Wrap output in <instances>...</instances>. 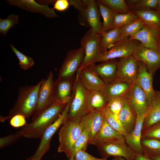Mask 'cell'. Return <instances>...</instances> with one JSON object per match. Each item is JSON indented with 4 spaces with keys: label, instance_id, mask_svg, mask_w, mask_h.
Segmentation results:
<instances>
[{
    "label": "cell",
    "instance_id": "6da1fadb",
    "mask_svg": "<svg viewBox=\"0 0 160 160\" xmlns=\"http://www.w3.org/2000/svg\"><path fill=\"white\" fill-rule=\"evenodd\" d=\"M66 104L55 101L32 122L27 124L19 130L21 136L41 139L45 131L57 119Z\"/></svg>",
    "mask_w": 160,
    "mask_h": 160
},
{
    "label": "cell",
    "instance_id": "7a4b0ae2",
    "mask_svg": "<svg viewBox=\"0 0 160 160\" xmlns=\"http://www.w3.org/2000/svg\"><path fill=\"white\" fill-rule=\"evenodd\" d=\"M44 79L35 85L20 87L13 107L7 116H0V121L4 122L17 114L23 115L28 119L31 118L36 106L40 88Z\"/></svg>",
    "mask_w": 160,
    "mask_h": 160
},
{
    "label": "cell",
    "instance_id": "3957f363",
    "mask_svg": "<svg viewBox=\"0 0 160 160\" xmlns=\"http://www.w3.org/2000/svg\"><path fill=\"white\" fill-rule=\"evenodd\" d=\"M70 5L79 12V24L89 27L95 33L101 34L102 24L100 21L97 1L70 0Z\"/></svg>",
    "mask_w": 160,
    "mask_h": 160
},
{
    "label": "cell",
    "instance_id": "277c9868",
    "mask_svg": "<svg viewBox=\"0 0 160 160\" xmlns=\"http://www.w3.org/2000/svg\"><path fill=\"white\" fill-rule=\"evenodd\" d=\"M79 122L68 118L59 132L57 152L64 153L68 158L71 156L73 146L82 131Z\"/></svg>",
    "mask_w": 160,
    "mask_h": 160
},
{
    "label": "cell",
    "instance_id": "5b68a950",
    "mask_svg": "<svg viewBox=\"0 0 160 160\" xmlns=\"http://www.w3.org/2000/svg\"><path fill=\"white\" fill-rule=\"evenodd\" d=\"M74 92L68 118L80 121L82 117L88 113L87 107L88 90L81 83L76 74L75 76Z\"/></svg>",
    "mask_w": 160,
    "mask_h": 160
},
{
    "label": "cell",
    "instance_id": "8992f818",
    "mask_svg": "<svg viewBox=\"0 0 160 160\" xmlns=\"http://www.w3.org/2000/svg\"><path fill=\"white\" fill-rule=\"evenodd\" d=\"M101 37V34L95 33L89 29L82 37L80 44L84 49L85 55L79 69L95 64L96 60L102 52L100 45Z\"/></svg>",
    "mask_w": 160,
    "mask_h": 160
},
{
    "label": "cell",
    "instance_id": "52a82bcc",
    "mask_svg": "<svg viewBox=\"0 0 160 160\" xmlns=\"http://www.w3.org/2000/svg\"><path fill=\"white\" fill-rule=\"evenodd\" d=\"M84 55V49L82 46L69 51L59 70L57 79H75L74 75L83 62Z\"/></svg>",
    "mask_w": 160,
    "mask_h": 160
},
{
    "label": "cell",
    "instance_id": "ba28073f",
    "mask_svg": "<svg viewBox=\"0 0 160 160\" xmlns=\"http://www.w3.org/2000/svg\"><path fill=\"white\" fill-rule=\"evenodd\" d=\"M97 146L102 158L122 157L126 160H134L135 153L128 145L125 138L103 143Z\"/></svg>",
    "mask_w": 160,
    "mask_h": 160
},
{
    "label": "cell",
    "instance_id": "9c48e42d",
    "mask_svg": "<svg viewBox=\"0 0 160 160\" xmlns=\"http://www.w3.org/2000/svg\"><path fill=\"white\" fill-rule=\"evenodd\" d=\"M137 41L129 39L111 46L107 51L100 53L95 63L104 62L116 58L126 57L132 55L138 44Z\"/></svg>",
    "mask_w": 160,
    "mask_h": 160
},
{
    "label": "cell",
    "instance_id": "30bf717a",
    "mask_svg": "<svg viewBox=\"0 0 160 160\" xmlns=\"http://www.w3.org/2000/svg\"><path fill=\"white\" fill-rule=\"evenodd\" d=\"M73 95L74 92H73L70 100L67 104L58 117L48 127L44 132L36 150L33 155V156H37L42 154H44L49 150L50 142L53 136L68 118L70 105Z\"/></svg>",
    "mask_w": 160,
    "mask_h": 160
},
{
    "label": "cell",
    "instance_id": "8fae6325",
    "mask_svg": "<svg viewBox=\"0 0 160 160\" xmlns=\"http://www.w3.org/2000/svg\"><path fill=\"white\" fill-rule=\"evenodd\" d=\"M54 82L53 73L50 71L40 88L36 106L31 117L32 121L55 102L53 94Z\"/></svg>",
    "mask_w": 160,
    "mask_h": 160
},
{
    "label": "cell",
    "instance_id": "7c38bea8",
    "mask_svg": "<svg viewBox=\"0 0 160 160\" xmlns=\"http://www.w3.org/2000/svg\"><path fill=\"white\" fill-rule=\"evenodd\" d=\"M138 69V61L133 55L120 58L117 63L115 80L131 85L136 79Z\"/></svg>",
    "mask_w": 160,
    "mask_h": 160
},
{
    "label": "cell",
    "instance_id": "4fadbf2b",
    "mask_svg": "<svg viewBox=\"0 0 160 160\" xmlns=\"http://www.w3.org/2000/svg\"><path fill=\"white\" fill-rule=\"evenodd\" d=\"M133 55L137 61L145 65L148 72L153 76L160 68V53L153 49L138 44Z\"/></svg>",
    "mask_w": 160,
    "mask_h": 160
},
{
    "label": "cell",
    "instance_id": "5bb4252c",
    "mask_svg": "<svg viewBox=\"0 0 160 160\" xmlns=\"http://www.w3.org/2000/svg\"><path fill=\"white\" fill-rule=\"evenodd\" d=\"M125 96L137 116L145 114L148 106V100L145 92L136 81L130 85Z\"/></svg>",
    "mask_w": 160,
    "mask_h": 160
},
{
    "label": "cell",
    "instance_id": "9a60e30c",
    "mask_svg": "<svg viewBox=\"0 0 160 160\" xmlns=\"http://www.w3.org/2000/svg\"><path fill=\"white\" fill-rule=\"evenodd\" d=\"M104 119V116L102 111L88 112L81 118L80 125L82 131H85L88 134L89 144L100 129Z\"/></svg>",
    "mask_w": 160,
    "mask_h": 160
},
{
    "label": "cell",
    "instance_id": "2e32d148",
    "mask_svg": "<svg viewBox=\"0 0 160 160\" xmlns=\"http://www.w3.org/2000/svg\"><path fill=\"white\" fill-rule=\"evenodd\" d=\"M129 39L139 41L143 46L160 53V33L145 25Z\"/></svg>",
    "mask_w": 160,
    "mask_h": 160
},
{
    "label": "cell",
    "instance_id": "e0dca14e",
    "mask_svg": "<svg viewBox=\"0 0 160 160\" xmlns=\"http://www.w3.org/2000/svg\"><path fill=\"white\" fill-rule=\"evenodd\" d=\"M11 5L17 7L25 10L32 13H38L46 17L54 18L58 17L53 8L48 5L42 4L34 0H7Z\"/></svg>",
    "mask_w": 160,
    "mask_h": 160
},
{
    "label": "cell",
    "instance_id": "ac0fdd59",
    "mask_svg": "<svg viewBox=\"0 0 160 160\" xmlns=\"http://www.w3.org/2000/svg\"><path fill=\"white\" fill-rule=\"evenodd\" d=\"M79 80L87 90L101 92L105 83L89 66L79 69L76 73Z\"/></svg>",
    "mask_w": 160,
    "mask_h": 160
},
{
    "label": "cell",
    "instance_id": "d6986e66",
    "mask_svg": "<svg viewBox=\"0 0 160 160\" xmlns=\"http://www.w3.org/2000/svg\"><path fill=\"white\" fill-rule=\"evenodd\" d=\"M75 79H57L54 81L53 94L55 101L67 104L71 98Z\"/></svg>",
    "mask_w": 160,
    "mask_h": 160
},
{
    "label": "cell",
    "instance_id": "ffe728a7",
    "mask_svg": "<svg viewBox=\"0 0 160 160\" xmlns=\"http://www.w3.org/2000/svg\"><path fill=\"white\" fill-rule=\"evenodd\" d=\"M145 114L137 116L135 126L132 131L125 137L126 143L135 153L144 154L141 143L142 132Z\"/></svg>",
    "mask_w": 160,
    "mask_h": 160
},
{
    "label": "cell",
    "instance_id": "44dd1931",
    "mask_svg": "<svg viewBox=\"0 0 160 160\" xmlns=\"http://www.w3.org/2000/svg\"><path fill=\"white\" fill-rule=\"evenodd\" d=\"M122 107L119 115L120 121L124 128L128 134L135 126L137 115L125 96L121 98Z\"/></svg>",
    "mask_w": 160,
    "mask_h": 160
},
{
    "label": "cell",
    "instance_id": "7402d4cb",
    "mask_svg": "<svg viewBox=\"0 0 160 160\" xmlns=\"http://www.w3.org/2000/svg\"><path fill=\"white\" fill-rule=\"evenodd\" d=\"M138 63V72L135 81L145 94L149 104L155 92L153 86V76L144 64L139 61Z\"/></svg>",
    "mask_w": 160,
    "mask_h": 160
},
{
    "label": "cell",
    "instance_id": "603a6c76",
    "mask_svg": "<svg viewBox=\"0 0 160 160\" xmlns=\"http://www.w3.org/2000/svg\"><path fill=\"white\" fill-rule=\"evenodd\" d=\"M160 121V91H156L148 104L142 131Z\"/></svg>",
    "mask_w": 160,
    "mask_h": 160
},
{
    "label": "cell",
    "instance_id": "cb8c5ba5",
    "mask_svg": "<svg viewBox=\"0 0 160 160\" xmlns=\"http://www.w3.org/2000/svg\"><path fill=\"white\" fill-rule=\"evenodd\" d=\"M117 63L118 61L112 60L89 66L105 83H106L115 80Z\"/></svg>",
    "mask_w": 160,
    "mask_h": 160
},
{
    "label": "cell",
    "instance_id": "d4e9b609",
    "mask_svg": "<svg viewBox=\"0 0 160 160\" xmlns=\"http://www.w3.org/2000/svg\"><path fill=\"white\" fill-rule=\"evenodd\" d=\"M124 138L125 137L124 135L108 124L104 116V121L101 127L90 144L97 146L103 143Z\"/></svg>",
    "mask_w": 160,
    "mask_h": 160
},
{
    "label": "cell",
    "instance_id": "484cf974",
    "mask_svg": "<svg viewBox=\"0 0 160 160\" xmlns=\"http://www.w3.org/2000/svg\"><path fill=\"white\" fill-rule=\"evenodd\" d=\"M128 84L114 80L105 83L101 92L109 100L114 98H120L125 95L130 86Z\"/></svg>",
    "mask_w": 160,
    "mask_h": 160
},
{
    "label": "cell",
    "instance_id": "4316f807",
    "mask_svg": "<svg viewBox=\"0 0 160 160\" xmlns=\"http://www.w3.org/2000/svg\"><path fill=\"white\" fill-rule=\"evenodd\" d=\"M132 11L145 25L160 33V13L156 9Z\"/></svg>",
    "mask_w": 160,
    "mask_h": 160
},
{
    "label": "cell",
    "instance_id": "83f0119b",
    "mask_svg": "<svg viewBox=\"0 0 160 160\" xmlns=\"http://www.w3.org/2000/svg\"><path fill=\"white\" fill-rule=\"evenodd\" d=\"M108 100L100 91L88 90L87 107L88 113L102 111Z\"/></svg>",
    "mask_w": 160,
    "mask_h": 160
},
{
    "label": "cell",
    "instance_id": "f1b7e54d",
    "mask_svg": "<svg viewBox=\"0 0 160 160\" xmlns=\"http://www.w3.org/2000/svg\"><path fill=\"white\" fill-rule=\"evenodd\" d=\"M100 45L102 52L106 51L112 45L120 41V28L112 29L101 33Z\"/></svg>",
    "mask_w": 160,
    "mask_h": 160
},
{
    "label": "cell",
    "instance_id": "f546056e",
    "mask_svg": "<svg viewBox=\"0 0 160 160\" xmlns=\"http://www.w3.org/2000/svg\"><path fill=\"white\" fill-rule=\"evenodd\" d=\"M97 1L99 12L103 20L102 33L108 31L111 29L114 15L116 12L99 0Z\"/></svg>",
    "mask_w": 160,
    "mask_h": 160
},
{
    "label": "cell",
    "instance_id": "4dcf8cb0",
    "mask_svg": "<svg viewBox=\"0 0 160 160\" xmlns=\"http://www.w3.org/2000/svg\"><path fill=\"white\" fill-rule=\"evenodd\" d=\"M141 143L144 155L148 157L160 156V139L142 138Z\"/></svg>",
    "mask_w": 160,
    "mask_h": 160
},
{
    "label": "cell",
    "instance_id": "1f68e13d",
    "mask_svg": "<svg viewBox=\"0 0 160 160\" xmlns=\"http://www.w3.org/2000/svg\"><path fill=\"white\" fill-rule=\"evenodd\" d=\"M137 16L131 10L126 14L116 12L114 15L111 29L121 27L138 19Z\"/></svg>",
    "mask_w": 160,
    "mask_h": 160
},
{
    "label": "cell",
    "instance_id": "d6a6232c",
    "mask_svg": "<svg viewBox=\"0 0 160 160\" xmlns=\"http://www.w3.org/2000/svg\"><path fill=\"white\" fill-rule=\"evenodd\" d=\"M144 26L142 21L138 19L133 22L120 28V41L128 39L127 37L135 33Z\"/></svg>",
    "mask_w": 160,
    "mask_h": 160
},
{
    "label": "cell",
    "instance_id": "836d02e7",
    "mask_svg": "<svg viewBox=\"0 0 160 160\" xmlns=\"http://www.w3.org/2000/svg\"><path fill=\"white\" fill-rule=\"evenodd\" d=\"M102 111L108 124L114 130L121 134L125 137L128 133L123 127L119 116L111 113L105 108Z\"/></svg>",
    "mask_w": 160,
    "mask_h": 160
},
{
    "label": "cell",
    "instance_id": "e575fe53",
    "mask_svg": "<svg viewBox=\"0 0 160 160\" xmlns=\"http://www.w3.org/2000/svg\"><path fill=\"white\" fill-rule=\"evenodd\" d=\"M89 141L88 133L85 131H82L73 146L71 156L68 160H74L75 155L79 151L81 150L86 151L87 145L89 144Z\"/></svg>",
    "mask_w": 160,
    "mask_h": 160
},
{
    "label": "cell",
    "instance_id": "d590c367",
    "mask_svg": "<svg viewBox=\"0 0 160 160\" xmlns=\"http://www.w3.org/2000/svg\"><path fill=\"white\" fill-rule=\"evenodd\" d=\"M116 12L126 14L131 10L124 0H99Z\"/></svg>",
    "mask_w": 160,
    "mask_h": 160
},
{
    "label": "cell",
    "instance_id": "8d00e7d4",
    "mask_svg": "<svg viewBox=\"0 0 160 160\" xmlns=\"http://www.w3.org/2000/svg\"><path fill=\"white\" fill-rule=\"evenodd\" d=\"M12 51L18 60L20 68L26 70L32 67L34 64L33 60L31 57L26 55L17 49L12 44H10Z\"/></svg>",
    "mask_w": 160,
    "mask_h": 160
},
{
    "label": "cell",
    "instance_id": "74e56055",
    "mask_svg": "<svg viewBox=\"0 0 160 160\" xmlns=\"http://www.w3.org/2000/svg\"><path fill=\"white\" fill-rule=\"evenodd\" d=\"M19 23L18 15L11 14L6 19L0 18V32L5 36L8 31Z\"/></svg>",
    "mask_w": 160,
    "mask_h": 160
},
{
    "label": "cell",
    "instance_id": "f35d334b",
    "mask_svg": "<svg viewBox=\"0 0 160 160\" xmlns=\"http://www.w3.org/2000/svg\"><path fill=\"white\" fill-rule=\"evenodd\" d=\"M158 0H138L134 5L130 8L132 10L156 9Z\"/></svg>",
    "mask_w": 160,
    "mask_h": 160
},
{
    "label": "cell",
    "instance_id": "ab89813d",
    "mask_svg": "<svg viewBox=\"0 0 160 160\" xmlns=\"http://www.w3.org/2000/svg\"><path fill=\"white\" fill-rule=\"evenodd\" d=\"M144 138L160 139V121L142 132L141 138Z\"/></svg>",
    "mask_w": 160,
    "mask_h": 160
},
{
    "label": "cell",
    "instance_id": "60d3db41",
    "mask_svg": "<svg viewBox=\"0 0 160 160\" xmlns=\"http://www.w3.org/2000/svg\"><path fill=\"white\" fill-rule=\"evenodd\" d=\"M122 107V103L120 98H114L108 101L105 108L111 113L119 115Z\"/></svg>",
    "mask_w": 160,
    "mask_h": 160
},
{
    "label": "cell",
    "instance_id": "b9f144b4",
    "mask_svg": "<svg viewBox=\"0 0 160 160\" xmlns=\"http://www.w3.org/2000/svg\"><path fill=\"white\" fill-rule=\"evenodd\" d=\"M21 137V135L18 131L13 134L1 137L0 139V148L2 149L12 144Z\"/></svg>",
    "mask_w": 160,
    "mask_h": 160
},
{
    "label": "cell",
    "instance_id": "7bdbcfd3",
    "mask_svg": "<svg viewBox=\"0 0 160 160\" xmlns=\"http://www.w3.org/2000/svg\"><path fill=\"white\" fill-rule=\"evenodd\" d=\"M26 118V117L23 115H16L10 119V124L14 128L23 127L27 124Z\"/></svg>",
    "mask_w": 160,
    "mask_h": 160
},
{
    "label": "cell",
    "instance_id": "ee69618b",
    "mask_svg": "<svg viewBox=\"0 0 160 160\" xmlns=\"http://www.w3.org/2000/svg\"><path fill=\"white\" fill-rule=\"evenodd\" d=\"M74 160H107V159L97 158L90 155L86 151L81 150L76 154Z\"/></svg>",
    "mask_w": 160,
    "mask_h": 160
},
{
    "label": "cell",
    "instance_id": "f6af8a7d",
    "mask_svg": "<svg viewBox=\"0 0 160 160\" xmlns=\"http://www.w3.org/2000/svg\"><path fill=\"white\" fill-rule=\"evenodd\" d=\"M70 5L69 0H57L54 4L53 9L59 11L63 12L66 10Z\"/></svg>",
    "mask_w": 160,
    "mask_h": 160
},
{
    "label": "cell",
    "instance_id": "bcb514c9",
    "mask_svg": "<svg viewBox=\"0 0 160 160\" xmlns=\"http://www.w3.org/2000/svg\"><path fill=\"white\" fill-rule=\"evenodd\" d=\"M134 160H152L148 156L144 155L135 153Z\"/></svg>",
    "mask_w": 160,
    "mask_h": 160
},
{
    "label": "cell",
    "instance_id": "7dc6e473",
    "mask_svg": "<svg viewBox=\"0 0 160 160\" xmlns=\"http://www.w3.org/2000/svg\"><path fill=\"white\" fill-rule=\"evenodd\" d=\"M44 154H42L37 156H32L27 158L26 160H41Z\"/></svg>",
    "mask_w": 160,
    "mask_h": 160
},
{
    "label": "cell",
    "instance_id": "c3c4849f",
    "mask_svg": "<svg viewBox=\"0 0 160 160\" xmlns=\"http://www.w3.org/2000/svg\"><path fill=\"white\" fill-rule=\"evenodd\" d=\"M152 160H160V156H150L149 157Z\"/></svg>",
    "mask_w": 160,
    "mask_h": 160
},
{
    "label": "cell",
    "instance_id": "681fc988",
    "mask_svg": "<svg viewBox=\"0 0 160 160\" xmlns=\"http://www.w3.org/2000/svg\"><path fill=\"white\" fill-rule=\"evenodd\" d=\"M156 10L160 13V0H158L157 7Z\"/></svg>",
    "mask_w": 160,
    "mask_h": 160
},
{
    "label": "cell",
    "instance_id": "f907efd6",
    "mask_svg": "<svg viewBox=\"0 0 160 160\" xmlns=\"http://www.w3.org/2000/svg\"><path fill=\"white\" fill-rule=\"evenodd\" d=\"M111 160H126L124 159L122 157H114Z\"/></svg>",
    "mask_w": 160,
    "mask_h": 160
}]
</instances>
